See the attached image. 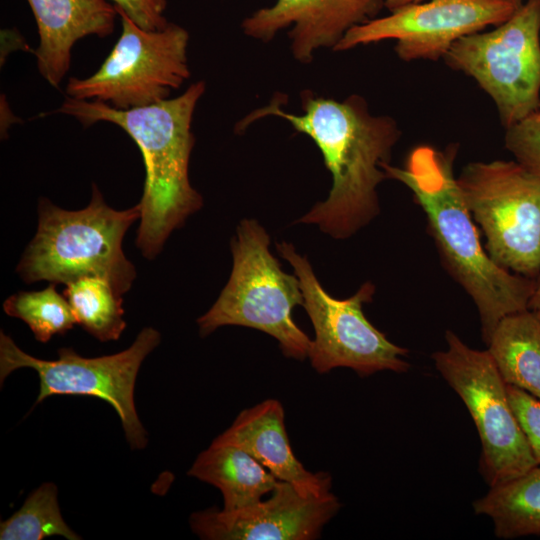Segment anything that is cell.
Returning <instances> with one entry per match:
<instances>
[{"label": "cell", "instance_id": "19", "mask_svg": "<svg viewBox=\"0 0 540 540\" xmlns=\"http://www.w3.org/2000/svg\"><path fill=\"white\" fill-rule=\"evenodd\" d=\"M473 508L491 518L498 538L540 536V465L491 486Z\"/></svg>", "mask_w": 540, "mask_h": 540}, {"label": "cell", "instance_id": "9", "mask_svg": "<svg viewBox=\"0 0 540 540\" xmlns=\"http://www.w3.org/2000/svg\"><path fill=\"white\" fill-rule=\"evenodd\" d=\"M278 253L293 267L303 294V307L314 328L308 352L311 366L320 374L338 367L366 377L378 371L406 372V348L388 340L363 313V304L372 301L375 285L365 282L346 299L332 297L322 287L305 256L286 241L276 244Z\"/></svg>", "mask_w": 540, "mask_h": 540}, {"label": "cell", "instance_id": "26", "mask_svg": "<svg viewBox=\"0 0 540 540\" xmlns=\"http://www.w3.org/2000/svg\"><path fill=\"white\" fill-rule=\"evenodd\" d=\"M529 309L540 314V277L537 280L535 292L530 300Z\"/></svg>", "mask_w": 540, "mask_h": 540}, {"label": "cell", "instance_id": "5", "mask_svg": "<svg viewBox=\"0 0 540 540\" xmlns=\"http://www.w3.org/2000/svg\"><path fill=\"white\" fill-rule=\"evenodd\" d=\"M270 237L255 219H243L231 240L233 267L212 307L197 319L206 337L226 325L262 331L279 342L284 356L303 361L311 340L295 323L292 312L303 305L299 279L281 269L269 250Z\"/></svg>", "mask_w": 540, "mask_h": 540}, {"label": "cell", "instance_id": "24", "mask_svg": "<svg viewBox=\"0 0 540 540\" xmlns=\"http://www.w3.org/2000/svg\"><path fill=\"white\" fill-rule=\"evenodd\" d=\"M506 390L511 409L535 461L540 465V399L513 385L507 384Z\"/></svg>", "mask_w": 540, "mask_h": 540}, {"label": "cell", "instance_id": "14", "mask_svg": "<svg viewBox=\"0 0 540 540\" xmlns=\"http://www.w3.org/2000/svg\"><path fill=\"white\" fill-rule=\"evenodd\" d=\"M385 0H276L246 17L243 32L270 41L283 29L288 32L296 60L309 63L320 48H334L352 28L376 18Z\"/></svg>", "mask_w": 540, "mask_h": 540}, {"label": "cell", "instance_id": "21", "mask_svg": "<svg viewBox=\"0 0 540 540\" xmlns=\"http://www.w3.org/2000/svg\"><path fill=\"white\" fill-rule=\"evenodd\" d=\"M54 483L46 482L35 489L22 507L0 524L1 540H40L50 536H62L79 540L64 521Z\"/></svg>", "mask_w": 540, "mask_h": 540}, {"label": "cell", "instance_id": "18", "mask_svg": "<svg viewBox=\"0 0 540 540\" xmlns=\"http://www.w3.org/2000/svg\"><path fill=\"white\" fill-rule=\"evenodd\" d=\"M487 345L505 383L540 399V314L527 309L504 317Z\"/></svg>", "mask_w": 540, "mask_h": 540}, {"label": "cell", "instance_id": "16", "mask_svg": "<svg viewBox=\"0 0 540 540\" xmlns=\"http://www.w3.org/2000/svg\"><path fill=\"white\" fill-rule=\"evenodd\" d=\"M34 15L39 46L37 68L53 87H58L71 63L74 44L87 36L105 38L114 31L118 12L106 0H27Z\"/></svg>", "mask_w": 540, "mask_h": 540}, {"label": "cell", "instance_id": "13", "mask_svg": "<svg viewBox=\"0 0 540 540\" xmlns=\"http://www.w3.org/2000/svg\"><path fill=\"white\" fill-rule=\"evenodd\" d=\"M340 507L332 492L308 497L279 480L266 500L233 511L194 512L189 524L204 540H313Z\"/></svg>", "mask_w": 540, "mask_h": 540}, {"label": "cell", "instance_id": "20", "mask_svg": "<svg viewBox=\"0 0 540 540\" xmlns=\"http://www.w3.org/2000/svg\"><path fill=\"white\" fill-rule=\"evenodd\" d=\"M67 298L76 323L101 342L118 340L126 328L123 299L99 277H83L66 285Z\"/></svg>", "mask_w": 540, "mask_h": 540}, {"label": "cell", "instance_id": "25", "mask_svg": "<svg viewBox=\"0 0 540 540\" xmlns=\"http://www.w3.org/2000/svg\"><path fill=\"white\" fill-rule=\"evenodd\" d=\"M138 26L146 30H160L168 25L164 15L167 0H112Z\"/></svg>", "mask_w": 540, "mask_h": 540}, {"label": "cell", "instance_id": "7", "mask_svg": "<svg viewBox=\"0 0 540 540\" xmlns=\"http://www.w3.org/2000/svg\"><path fill=\"white\" fill-rule=\"evenodd\" d=\"M442 60L476 81L504 128L540 110V0H526L493 30L460 38Z\"/></svg>", "mask_w": 540, "mask_h": 540}, {"label": "cell", "instance_id": "3", "mask_svg": "<svg viewBox=\"0 0 540 540\" xmlns=\"http://www.w3.org/2000/svg\"><path fill=\"white\" fill-rule=\"evenodd\" d=\"M205 87L204 81H198L175 98L128 110L67 96L54 111L76 118L83 126L117 125L139 147L146 177L137 204L136 246L147 259H154L170 234L203 205L202 196L190 183L189 161L195 143L192 118Z\"/></svg>", "mask_w": 540, "mask_h": 540}, {"label": "cell", "instance_id": "4", "mask_svg": "<svg viewBox=\"0 0 540 540\" xmlns=\"http://www.w3.org/2000/svg\"><path fill=\"white\" fill-rule=\"evenodd\" d=\"M140 218L138 205L116 210L92 184L89 204L77 211L62 209L47 198L38 203V226L16 268L26 283L69 284L83 277L107 280L121 295L128 292L136 269L122 243Z\"/></svg>", "mask_w": 540, "mask_h": 540}, {"label": "cell", "instance_id": "10", "mask_svg": "<svg viewBox=\"0 0 540 540\" xmlns=\"http://www.w3.org/2000/svg\"><path fill=\"white\" fill-rule=\"evenodd\" d=\"M160 333L145 327L125 350L95 358L80 356L63 347L55 360H43L27 354L14 340L0 333V383L15 370L31 368L40 379L35 404L53 395L93 396L109 403L118 414L125 438L132 449H143L148 443L135 407L134 388L144 359L159 345Z\"/></svg>", "mask_w": 540, "mask_h": 540}, {"label": "cell", "instance_id": "27", "mask_svg": "<svg viewBox=\"0 0 540 540\" xmlns=\"http://www.w3.org/2000/svg\"><path fill=\"white\" fill-rule=\"evenodd\" d=\"M424 0H385V7L389 11H393L395 9H398L402 6L412 4V3H418Z\"/></svg>", "mask_w": 540, "mask_h": 540}, {"label": "cell", "instance_id": "2", "mask_svg": "<svg viewBox=\"0 0 540 540\" xmlns=\"http://www.w3.org/2000/svg\"><path fill=\"white\" fill-rule=\"evenodd\" d=\"M455 157L456 148L420 145L403 168L388 163L383 170L408 187L424 211L441 262L473 300L487 344L504 317L529 309L537 280L502 268L483 248L453 173Z\"/></svg>", "mask_w": 540, "mask_h": 540}, {"label": "cell", "instance_id": "15", "mask_svg": "<svg viewBox=\"0 0 540 540\" xmlns=\"http://www.w3.org/2000/svg\"><path fill=\"white\" fill-rule=\"evenodd\" d=\"M213 441L232 444L248 452L278 480L290 483L308 497L331 492L327 472L312 473L296 458L285 427V413L276 399H266L242 410L232 425Z\"/></svg>", "mask_w": 540, "mask_h": 540}, {"label": "cell", "instance_id": "22", "mask_svg": "<svg viewBox=\"0 0 540 540\" xmlns=\"http://www.w3.org/2000/svg\"><path fill=\"white\" fill-rule=\"evenodd\" d=\"M3 309L7 315L24 321L41 343L65 334L76 323L67 298L54 283L40 291H20L9 296Z\"/></svg>", "mask_w": 540, "mask_h": 540}, {"label": "cell", "instance_id": "17", "mask_svg": "<svg viewBox=\"0 0 540 540\" xmlns=\"http://www.w3.org/2000/svg\"><path fill=\"white\" fill-rule=\"evenodd\" d=\"M188 475L218 488L226 511L259 502L279 481L245 450L215 441L197 456Z\"/></svg>", "mask_w": 540, "mask_h": 540}, {"label": "cell", "instance_id": "11", "mask_svg": "<svg viewBox=\"0 0 540 540\" xmlns=\"http://www.w3.org/2000/svg\"><path fill=\"white\" fill-rule=\"evenodd\" d=\"M447 349L432 359L445 381L466 405L479 434V468L491 486L538 465L511 409L506 383L488 350L467 346L453 331L445 333Z\"/></svg>", "mask_w": 540, "mask_h": 540}, {"label": "cell", "instance_id": "1", "mask_svg": "<svg viewBox=\"0 0 540 540\" xmlns=\"http://www.w3.org/2000/svg\"><path fill=\"white\" fill-rule=\"evenodd\" d=\"M301 100L303 114H293L281 108L284 96L277 94L243 118L236 131L270 115L309 136L323 155L332 187L327 199L298 222L317 225L334 239H347L380 213L377 188L388 179L383 166L390 163L401 130L391 116L371 114L367 101L357 94L337 101L304 91Z\"/></svg>", "mask_w": 540, "mask_h": 540}, {"label": "cell", "instance_id": "12", "mask_svg": "<svg viewBox=\"0 0 540 540\" xmlns=\"http://www.w3.org/2000/svg\"><path fill=\"white\" fill-rule=\"evenodd\" d=\"M508 0H429L402 6L350 29L334 51L396 40L403 61L443 59L460 38L498 26L517 9Z\"/></svg>", "mask_w": 540, "mask_h": 540}, {"label": "cell", "instance_id": "8", "mask_svg": "<svg viewBox=\"0 0 540 540\" xmlns=\"http://www.w3.org/2000/svg\"><path fill=\"white\" fill-rule=\"evenodd\" d=\"M115 7L122 27L118 41L94 74L68 80L66 95L120 110L168 99L190 77L189 33L170 22L163 29L146 30Z\"/></svg>", "mask_w": 540, "mask_h": 540}, {"label": "cell", "instance_id": "23", "mask_svg": "<svg viewBox=\"0 0 540 540\" xmlns=\"http://www.w3.org/2000/svg\"><path fill=\"white\" fill-rule=\"evenodd\" d=\"M504 144L515 161L540 180V110L505 128Z\"/></svg>", "mask_w": 540, "mask_h": 540}, {"label": "cell", "instance_id": "6", "mask_svg": "<svg viewBox=\"0 0 540 540\" xmlns=\"http://www.w3.org/2000/svg\"><path fill=\"white\" fill-rule=\"evenodd\" d=\"M464 202L502 268L540 277V180L516 161L466 164L457 177Z\"/></svg>", "mask_w": 540, "mask_h": 540}, {"label": "cell", "instance_id": "28", "mask_svg": "<svg viewBox=\"0 0 540 540\" xmlns=\"http://www.w3.org/2000/svg\"><path fill=\"white\" fill-rule=\"evenodd\" d=\"M508 1L511 2L513 5H515L516 7H519L523 3V0H508Z\"/></svg>", "mask_w": 540, "mask_h": 540}]
</instances>
